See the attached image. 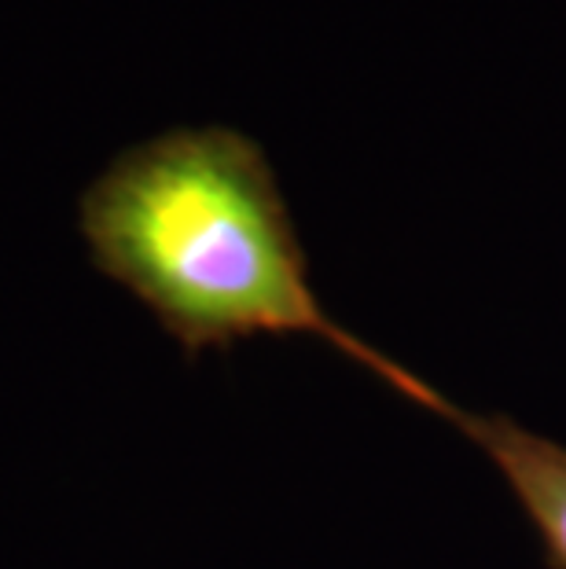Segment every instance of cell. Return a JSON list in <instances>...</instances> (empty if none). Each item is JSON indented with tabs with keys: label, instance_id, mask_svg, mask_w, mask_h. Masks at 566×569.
Instances as JSON below:
<instances>
[{
	"label": "cell",
	"instance_id": "cell-1",
	"mask_svg": "<svg viewBox=\"0 0 566 569\" xmlns=\"http://www.w3.org/2000/svg\"><path fill=\"white\" fill-rule=\"evenodd\" d=\"M89 261L126 287L188 360L255 338H312L445 419L438 386L328 312L265 148L228 126H177L115 154L78 199Z\"/></svg>",
	"mask_w": 566,
	"mask_h": 569
},
{
	"label": "cell",
	"instance_id": "cell-2",
	"mask_svg": "<svg viewBox=\"0 0 566 569\" xmlns=\"http://www.w3.org/2000/svg\"><path fill=\"white\" fill-rule=\"evenodd\" d=\"M445 422L500 470L512 500L537 532L545 569H566V445L526 430L500 411L481 416L453 405Z\"/></svg>",
	"mask_w": 566,
	"mask_h": 569
}]
</instances>
